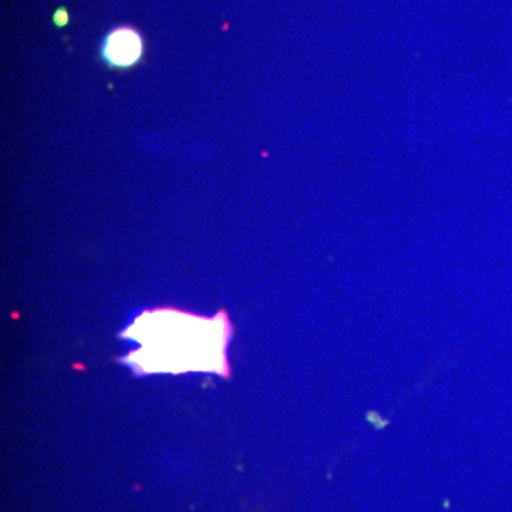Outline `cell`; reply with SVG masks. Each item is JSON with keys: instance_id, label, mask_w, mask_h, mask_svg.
Masks as SVG:
<instances>
[{"instance_id": "7a4b0ae2", "label": "cell", "mask_w": 512, "mask_h": 512, "mask_svg": "<svg viewBox=\"0 0 512 512\" xmlns=\"http://www.w3.org/2000/svg\"><path fill=\"white\" fill-rule=\"evenodd\" d=\"M53 22H55L57 28H64V26H67V23H69V12H67V9H57L55 15H53Z\"/></svg>"}, {"instance_id": "6da1fadb", "label": "cell", "mask_w": 512, "mask_h": 512, "mask_svg": "<svg viewBox=\"0 0 512 512\" xmlns=\"http://www.w3.org/2000/svg\"><path fill=\"white\" fill-rule=\"evenodd\" d=\"M144 53V40L136 29L121 26L104 39L101 55L113 67L127 69L134 66Z\"/></svg>"}]
</instances>
